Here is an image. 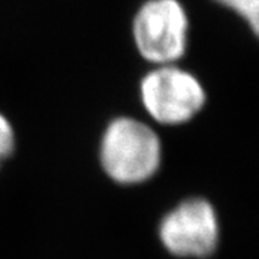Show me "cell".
I'll return each mask as SVG.
<instances>
[{
  "label": "cell",
  "mask_w": 259,
  "mask_h": 259,
  "mask_svg": "<svg viewBox=\"0 0 259 259\" xmlns=\"http://www.w3.org/2000/svg\"><path fill=\"white\" fill-rule=\"evenodd\" d=\"M161 147L157 134L147 124L121 117L107 127L101 143L105 171L120 183L144 182L156 173Z\"/></svg>",
  "instance_id": "cell-1"
},
{
  "label": "cell",
  "mask_w": 259,
  "mask_h": 259,
  "mask_svg": "<svg viewBox=\"0 0 259 259\" xmlns=\"http://www.w3.org/2000/svg\"><path fill=\"white\" fill-rule=\"evenodd\" d=\"M15 150V131L9 120L0 114V161L9 157Z\"/></svg>",
  "instance_id": "cell-6"
},
{
  "label": "cell",
  "mask_w": 259,
  "mask_h": 259,
  "mask_svg": "<svg viewBox=\"0 0 259 259\" xmlns=\"http://www.w3.org/2000/svg\"><path fill=\"white\" fill-rule=\"evenodd\" d=\"M189 15L180 0H147L133 19L134 44L154 65L177 64L187 51Z\"/></svg>",
  "instance_id": "cell-2"
},
{
  "label": "cell",
  "mask_w": 259,
  "mask_h": 259,
  "mask_svg": "<svg viewBox=\"0 0 259 259\" xmlns=\"http://www.w3.org/2000/svg\"><path fill=\"white\" fill-rule=\"evenodd\" d=\"M214 2L243 19L250 30L255 35H258L259 0H214Z\"/></svg>",
  "instance_id": "cell-5"
},
{
  "label": "cell",
  "mask_w": 259,
  "mask_h": 259,
  "mask_svg": "<svg viewBox=\"0 0 259 259\" xmlns=\"http://www.w3.org/2000/svg\"><path fill=\"white\" fill-rule=\"evenodd\" d=\"M218 221L210 204L202 199L186 200L167 214L160 238L176 256L207 258L218 245Z\"/></svg>",
  "instance_id": "cell-4"
},
{
  "label": "cell",
  "mask_w": 259,
  "mask_h": 259,
  "mask_svg": "<svg viewBox=\"0 0 259 259\" xmlns=\"http://www.w3.org/2000/svg\"><path fill=\"white\" fill-rule=\"evenodd\" d=\"M140 98L153 120L177 125L200 112L206 91L196 75L177 64L156 65L141 78Z\"/></svg>",
  "instance_id": "cell-3"
}]
</instances>
